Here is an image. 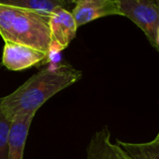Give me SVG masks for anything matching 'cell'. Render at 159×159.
Returning <instances> with one entry per match:
<instances>
[{"label":"cell","mask_w":159,"mask_h":159,"mask_svg":"<svg viewBox=\"0 0 159 159\" xmlns=\"http://www.w3.org/2000/svg\"><path fill=\"white\" fill-rule=\"evenodd\" d=\"M82 77V71L69 65L39 70L11 94L0 98V106L11 120L19 115H35L46 101Z\"/></svg>","instance_id":"6da1fadb"},{"label":"cell","mask_w":159,"mask_h":159,"mask_svg":"<svg viewBox=\"0 0 159 159\" xmlns=\"http://www.w3.org/2000/svg\"><path fill=\"white\" fill-rule=\"evenodd\" d=\"M49 17L31 10L0 5V36L5 41L26 45L49 54Z\"/></svg>","instance_id":"7a4b0ae2"},{"label":"cell","mask_w":159,"mask_h":159,"mask_svg":"<svg viewBox=\"0 0 159 159\" xmlns=\"http://www.w3.org/2000/svg\"><path fill=\"white\" fill-rule=\"evenodd\" d=\"M122 16L127 17L145 34L155 49V36L159 25V5L150 0H117Z\"/></svg>","instance_id":"3957f363"},{"label":"cell","mask_w":159,"mask_h":159,"mask_svg":"<svg viewBox=\"0 0 159 159\" xmlns=\"http://www.w3.org/2000/svg\"><path fill=\"white\" fill-rule=\"evenodd\" d=\"M49 27L51 36L49 54L66 49L76 37L78 29L71 11L63 7H57L51 12Z\"/></svg>","instance_id":"277c9868"},{"label":"cell","mask_w":159,"mask_h":159,"mask_svg":"<svg viewBox=\"0 0 159 159\" xmlns=\"http://www.w3.org/2000/svg\"><path fill=\"white\" fill-rule=\"evenodd\" d=\"M48 54L26 45L5 41L2 66L11 71H21L44 63Z\"/></svg>","instance_id":"5b68a950"},{"label":"cell","mask_w":159,"mask_h":159,"mask_svg":"<svg viewBox=\"0 0 159 159\" xmlns=\"http://www.w3.org/2000/svg\"><path fill=\"white\" fill-rule=\"evenodd\" d=\"M71 13L78 27L102 17L122 15L117 0H75Z\"/></svg>","instance_id":"8992f818"},{"label":"cell","mask_w":159,"mask_h":159,"mask_svg":"<svg viewBox=\"0 0 159 159\" xmlns=\"http://www.w3.org/2000/svg\"><path fill=\"white\" fill-rule=\"evenodd\" d=\"M85 159H131L117 144L112 143L107 126L96 132L86 149Z\"/></svg>","instance_id":"52a82bcc"},{"label":"cell","mask_w":159,"mask_h":159,"mask_svg":"<svg viewBox=\"0 0 159 159\" xmlns=\"http://www.w3.org/2000/svg\"><path fill=\"white\" fill-rule=\"evenodd\" d=\"M34 116V114H28L12 118L9 139L8 159H24L25 147Z\"/></svg>","instance_id":"ba28073f"},{"label":"cell","mask_w":159,"mask_h":159,"mask_svg":"<svg viewBox=\"0 0 159 159\" xmlns=\"http://www.w3.org/2000/svg\"><path fill=\"white\" fill-rule=\"evenodd\" d=\"M116 143L131 159H159V141L131 143L117 139Z\"/></svg>","instance_id":"9c48e42d"},{"label":"cell","mask_w":159,"mask_h":159,"mask_svg":"<svg viewBox=\"0 0 159 159\" xmlns=\"http://www.w3.org/2000/svg\"><path fill=\"white\" fill-rule=\"evenodd\" d=\"M0 5L35 11L46 15L57 7H63L60 0H0Z\"/></svg>","instance_id":"30bf717a"},{"label":"cell","mask_w":159,"mask_h":159,"mask_svg":"<svg viewBox=\"0 0 159 159\" xmlns=\"http://www.w3.org/2000/svg\"><path fill=\"white\" fill-rule=\"evenodd\" d=\"M11 121L0 106V159H8Z\"/></svg>","instance_id":"8fae6325"},{"label":"cell","mask_w":159,"mask_h":159,"mask_svg":"<svg viewBox=\"0 0 159 159\" xmlns=\"http://www.w3.org/2000/svg\"><path fill=\"white\" fill-rule=\"evenodd\" d=\"M61 3L63 4L64 8L68 10L69 8H71L72 5H74V2H75V0H60Z\"/></svg>","instance_id":"7c38bea8"},{"label":"cell","mask_w":159,"mask_h":159,"mask_svg":"<svg viewBox=\"0 0 159 159\" xmlns=\"http://www.w3.org/2000/svg\"><path fill=\"white\" fill-rule=\"evenodd\" d=\"M155 45H156V48L155 50L159 52V25L157 27V30H156V36H155Z\"/></svg>","instance_id":"4fadbf2b"},{"label":"cell","mask_w":159,"mask_h":159,"mask_svg":"<svg viewBox=\"0 0 159 159\" xmlns=\"http://www.w3.org/2000/svg\"><path fill=\"white\" fill-rule=\"evenodd\" d=\"M153 140H155V141H159V132H158V134L156 135V137L154 138V139Z\"/></svg>","instance_id":"5bb4252c"},{"label":"cell","mask_w":159,"mask_h":159,"mask_svg":"<svg viewBox=\"0 0 159 159\" xmlns=\"http://www.w3.org/2000/svg\"><path fill=\"white\" fill-rule=\"evenodd\" d=\"M150 1H152V2H154V3L159 5V0H150Z\"/></svg>","instance_id":"9a60e30c"}]
</instances>
